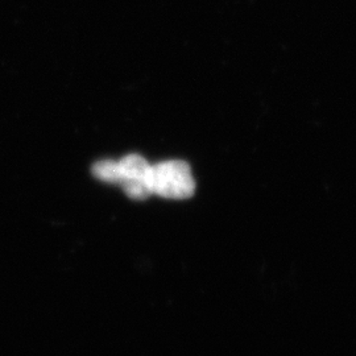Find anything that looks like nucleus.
<instances>
[{
  "label": "nucleus",
  "instance_id": "obj_1",
  "mask_svg": "<svg viewBox=\"0 0 356 356\" xmlns=\"http://www.w3.org/2000/svg\"><path fill=\"white\" fill-rule=\"evenodd\" d=\"M151 189L152 194L169 200L189 198L195 191L191 166L179 160H170L152 165Z\"/></svg>",
  "mask_w": 356,
  "mask_h": 356
},
{
  "label": "nucleus",
  "instance_id": "obj_3",
  "mask_svg": "<svg viewBox=\"0 0 356 356\" xmlns=\"http://www.w3.org/2000/svg\"><path fill=\"white\" fill-rule=\"evenodd\" d=\"M92 175L99 181L107 184H120V166L119 161L113 160H101L92 166Z\"/></svg>",
  "mask_w": 356,
  "mask_h": 356
},
{
  "label": "nucleus",
  "instance_id": "obj_2",
  "mask_svg": "<svg viewBox=\"0 0 356 356\" xmlns=\"http://www.w3.org/2000/svg\"><path fill=\"white\" fill-rule=\"evenodd\" d=\"M120 184L129 198L143 201L152 194V165L139 154H128L119 161Z\"/></svg>",
  "mask_w": 356,
  "mask_h": 356
}]
</instances>
